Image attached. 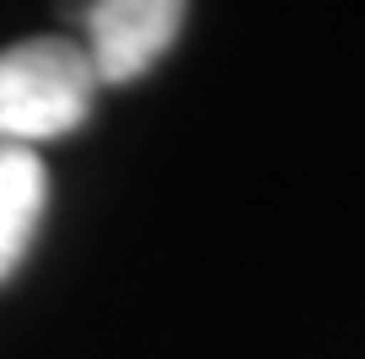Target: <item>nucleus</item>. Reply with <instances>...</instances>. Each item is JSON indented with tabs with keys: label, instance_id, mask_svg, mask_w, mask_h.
<instances>
[{
	"label": "nucleus",
	"instance_id": "obj_1",
	"mask_svg": "<svg viewBox=\"0 0 365 359\" xmlns=\"http://www.w3.org/2000/svg\"><path fill=\"white\" fill-rule=\"evenodd\" d=\"M97 76L70 38H27L0 54V145L33 150L91 113Z\"/></svg>",
	"mask_w": 365,
	"mask_h": 359
},
{
	"label": "nucleus",
	"instance_id": "obj_2",
	"mask_svg": "<svg viewBox=\"0 0 365 359\" xmlns=\"http://www.w3.org/2000/svg\"><path fill=\"white\" fill-rule=\"evenodd\" d=\"M188 0H86L81 27H86V65L97 86H124L145 76L172 43Z\"/></svg>",
	"mask_w": 365,
	"mask_h": 359
},
{
	"label": "nucleus",
	"instance_id": "obj_3",
	"mask_svg": "<svg viewBox=\"0 0 365 359\" xmlns=\"http://www.w3.org/2000/svg\"><path fill=\"white\" fill-rule=\"evenodd\" d=\"M48 199V172L38 150L0 145V279H11V269L27 258L33 231L43 220Z\"/></svg>",
	"mask_w": 365,
	"mask_h": 359
}]
</instances>
